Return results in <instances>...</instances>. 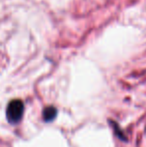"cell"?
Masks as SVG:
<instances>
[{
  "instance_id": "cell-1",
  "label": "cell",
  "mask_w": 146,
  "mask_h": 147,
  "mask_svg": "<svg viewBox=\"0 0 146 147\" xmlns=\"http://www.w3.org/2000/svg\"><path fill=\"white\" fill-rule=\"evenodd\" d=\"M24 111V105L21 100H12L8 104L7 110H6V116L9 122L11 123H17L21 119Z\"/></svg>"
},
{
  "instance_id": "cell-2",
  "label": "cell",
  "mask_w": 146,
  "mask_h": 147,
  "mask_svg": "<svg viewBox=\"0 0 146 147\" xmlns=\"http://www.w3.org/2000/svg\"><path fill=\"white\" fill-rule=\"evenodd\" d=\"M57 114V111L54 107H47L44 110V113H43V116H44V119L46 121H51L55 118Z\"/></svg>"
}]
</instances>
